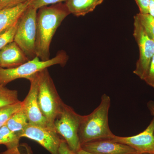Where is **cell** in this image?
<instances>
[{"label":"cell","instance_id":"29","mask_svg":"<svg viewBox=\"0 0 154 154\" xmlns=\"http://www.w3.org/2000/svg\"><path fill=\"white\" fill-rule=\"evenodd\" d=\"M76 154H96L92 153L89 152H86L84 150L82 149H81L80 150L76 153Z\"/></svg>","mask_w":154,"mask_h":154},{"label":"cell","instance_id":"16","mask_svg":"<svg viewBox=\"0 0 154 154\" xmlns=\"http://www.w3.org/2000/svg\"><path fill=\"white\" fill-rule=\"evenodd\" d=\"M21 138L19 135L11 130L6 125L0 128V145L5 146L7 149L19 146Z\"/></svg>","mask_w":154,"mask_h":154},{"label":"cell","instance_id":"11","mask_svg":"<svg viewBox=\"0 0 154 154\" xmlns=\"http://www.w3.org/2000/svg\"><path fill=\"white\" fill-rule=\"evenodd\" d=\"M84 150L92 153L102 154H140L130 146L109 140L93 141L82 146Z\"/></svg>","mask_w":154,"mask_h":154},{"label":"cell","instance_id":"25","mask_svg":"<svg viewBox=\"0 0 154 154\" xmlns=\"http://www.w3.org/2000/svg\"><path fill=\"white\" fill-rule=\"evenodd\" d=\"M140 13L142 14H149V0H135Z\"/></svg>","mask_w":154,"mask_h":154},{"label":"cell","instance_id":"19","mask_svg":"<svg viewBox=\"0 0 154 154\" xmlns=\"http://www.w3.org/2000/svg\"><path fill=\"white\" fill-rule=\"evenodd\" d=\"M149 37L154 40V17L149 14L138 13L135 16Z\"/></svg>","mask_w":154,"mask_h":154},{"label":"cell","instance_id":"1","mask_svg":"<svg viewBox=\"0 0 154 154\" xmlns=\"http://www.w3.org/2000/svg\"><path fill=\"white\" fill-rule=\"evenodd\" d=\"M36 16V56L41 60L50 59L51 44L56 31L70 13L63 3L38 9Z\"/></svg>","mask_w":154,"mask_h":154},{"label":"cell","instance_id":"14","mask_svg":"<svg viewBox=\"0 0 154 154\" xmlns=\"http://www.w3.org/2000/svg\"><path fill=\"white\" fill-rule=\"evenodd\" d=\"M104 0H67L66 6L70 14L76 17L85 16L94 11Z\"/></svg>","mask_w":154,"mask_h":154},{"label":"cell","instance_id":"15","mask_svg":"<svg viewBox=\"0 0 154 154\" xmlns=\"http://www.w3.org/2000/svg\"><path fill=\"white\" fill-rule=\"evenodd\" d=\"M28 124L27 116L22 108L11 116L5 125L9 129L21 138L22 134Z\"/></svg>","mask_w":154,"mask_h":154},{"label":"cell","instance_id":"27","mask_svg":"<svg viewBox=\"0 0 154 154\" xmlns=\"http://www.w3.org/2000/svg\"><path fill=\"white\" fill-rule=\"evenodd\" d=\"M149 14L154 17V0H149Z\"/></svg>","mask_w":154,"mask_h":154},{"label":"cell","instance_id":"7","mask_svg":"<svg viewBox=\"0 0 154 154\" xmlns=\"http://www.w3.org/2000/svg\"><path fill=\"white\" fill-rule=\"evenodd\" d=\"M134 19L133 36L138 46L139 57L133 73L143 80L154 55V40L149 37L135 16Z\"/></svg>","mask_w":154,"mask_h":154},{"label":"cell","instance_id":"22","mask_svg":"<svg viewBox=\"0 0 154 154\" xmlns=\"http://www.w3.org/2000/svg\"><path fill=\"white\" fill-rule=\"evenodd\" d=\"M67 0H30V5L34 8L38 9L45 7L66 2Z\"/></svg>","mask_w":154,"mask_h":154},{"label":"cell","instance_id":"28","mask_svg":"<svg viewBox=\"0 0 154 154\" xmlns=\"http://www.w3.org/2000/svg\"><path fill=\"white\" fill-rule=\"evenodd\" d=\"M147 105L148 108L151 114L153 116L154 118V101H152V100L149 101L148 102Z\"/></svg>","mask_w":154,"mask_h":154},{"label":"cell","instance_id":"18","mask_svg":"<svg viewBox=\"0 0 154 154\" xmlns=\"http://www.w3.org/2000/svg\"><path fill=\"white\" fill-rule=\"evenodd\" d=\"M22 107V102L19 101L15 104L4 106L0 108V128L5 125L14 113Z\"/></svg>","mask_w":154,"mask_h":154},{"label":"cell","instance_id":"2","mask_svg":"<svg viewBox=\"0 0 154 154\" xmlns=\"http://www.w3.org/2000/svg\"><path fill=\"white\" fill-rule=\"evenodd\" d=\"M111 100L104 94L100 104L90 114L83 116L79 129V136L81 146L93 141L110 140L115 136L108 123V113Z\"/></svg>","mask_w":154,"mask_h":154},{"label":"cell","instance_id":"31","mask_svg":"<svg viewBox=\"0 0 154 154\" xmlns=\"http://www.w3.org/2000/svg\"><path fill=\"white\" fill-rule=\"evenodd\" d=\"M2 9H4V8H2V7H1V6H0V10H2Z\"/></svg>","mask_w":154,"mask_h":154},{"label":"cell","instance_id":"10","mask_svg":"<svg viewBox=\"0 0 154 154\" xmlns=\"http://www.w3.org/2000/svg\"><path fill=\"white\" fill-rule=\"evenodd\" d=\"M111 141L127 145L142 153L154 154V118L142 132L130 137L115 136Z\"/></svg>","mask_w":154,"mask_h":154},{"label":"cell","instance_id":"20","mask_svg":"<svg viewBox=\"0 0 154 154\" xmlns=\"http://www.w3.org/2000/svg\"><path fill=\"white\" fill-rule=\"evenodd\" d=\"M17 22L0 33V50L14 41L18 25Z\"/></svg>","mask_w":154,"mask_h":154},{"label":"cell","instance_id":"5","mask_svg":"<svg viewBox=\"0 0 154 154\" xmlns=\"http://www.w3.org/2000/svg\"><path fill=\"white\" fill-rule=\"evenodd\" d=\"M37 10L29 5L19 17L14 41L29 60L36 57V16Z\"/></svg>","mask_w":154,"mask_h":154},{"label":"cell","instance_id":"12","mask_svg":"<svg viewBox=\"0 0 154 154\" xmlns=\"http://www.w3.org/2000/svg\"><path fill=\"white\" fill-rule=\"evenodd\" d=\"M23 51L14 41L0 50V67L11 68L19 66L29 61Z\"/></svg>","mask_w":154,"mask_h":154},{"label":"cell","instance_id":"30","mask_svg":"<svg viewBox=\"0 0 154 154\" xmlns=\"http://www.w3.org/2000/svg\"><path fill=\"white\" fill-rule=\"evenodd\" d=\"M140 154H153L149 153H140Z\"/></svg>","mask_w":154,"mask_h":154},{"label":"cell","instance_id":"17","mask_svg":"<svg viewBox=\"0 0 154 154\" xmlns=\"http://www.w3.org/2000/svg\"><path fill=\"white\" fill-rule=\"evenodd\" d=\"M19 101L18 91L8 89L0 83V108Z\"/></svg>","mask_w":154,"mask_h":154},{"label":"cell","instance_id":"23","mask_svg":"<svg viewBox=\"0 0 154 154\" xmlns=\"http://www.w3.org/2000/svg\"><path fill=\"white\" fill-rule=\"evenodd\" d=\"M143 81L148 85L154 88V55L151 60L147 72Z\"/></svg>","mask_w":154,"mask_h":154},{"label":"cell","instance_id":"3","mask_svg":"<svg viewBox=\"0 0 154 154\" xmlns=\"http://www.w3.org/2000/svg\"><path fill=\"white\" fill-rule=\"evenodd\" d=\"M37 100L42 113L47 121V127L55 131L54 122L64 102L58 94L48 68L38 73Z\"/></svg>","mask_w":154,"mask_h":154},{"label":"cell","instance_id":"24","mask_svg":"<svg viewBox=\"0 0 154 154\" xmlns=\"http://www.w3.org/2000/svg\"><path fill=\"white\" fill-rule=\"evenodd\" d=\"M29 0H0V6L3 8L14 7L28 2Z\"/></svg>","mask_w":154,"mask_h":154},{"label":"cell","instance_id":"8","mask_svg":"<svg viewBox=\"0 0 154 154\" xmlns=\"http://www.w3.org/2000/svg\"><path fill=\"white\" fill-rule=\"evenodd\" d=\"M22 137L35 141L51 154H59L60 146L64 140L60 138L55 131L29 123L22 134Z\"/></svg>","mask_w":154,"mask_h":154},{"label":"cell","instance_id":"26","mask_svg":"<svg viewBox=\"0 0 154 154\" xmlns=\"http://www.w3.org/2000/svg\"><path fill=\"white\" fill-rule=\"evenodd\" d=\"M59 153V154H76L70 149L65 140L63 141L60 146Z\"/></svg>","mask_w":154,"mask_h":154},{"label":"cell","instance_id":"4","mask_svg":"<svg viewBox=\"0 0 154 154\" xmlns=\"http://www.w3.org/2000/svg\"><path fill=\"white\" fill-rule=\"evenodd\" d=\"M69 59L68 55L63 51L57 53L54 57L46 61L36 57L16 67L4 68L0 67V83L4 85L19 79H29L37 73L49 67L60 65L64 66Z\"/></svg>","mask_w":154,"mask_h":154},{"label":"cell","instance_id":"21","mask_svg":"<svg viewBox=\"0 0 154 154\" xmlns=\"http://www.w3.org/2000/svg\"><path fill=\"white\" fill-rule=\"evenodd\" d=\"M2 154H33L30 147L27 144H20L19 146L11 149H7Z\"/></svg>","mask_w":154,"mask_h":154},{"label":"cell","instance_id":"13","mask_svg":"<svg viewBox=\"0 0 154 154\" xmlns=\"http://www.w3.org/2000/svg\"><path fill=\"white\" fill-rule=\"evenodd\" d=\"M30 0L18 5L0 10V33L18 21L30 5Z\"/></svg>","mask_w":154,"mask_h":154},{"label":"cell","instance_id":"6","mask_svg":"<svg viewBox=\"0 0 154 154\" xmlns=\"http://www.w3.org/2000/svg\"><path fill=\"white\" fill-rule=\"evenodd\" d=\"M83 117L64 103L61 111L54 122L55 131L63 138L70 149L75 153L82 149L79 131Z\"/></svg>","mask_w":154,"mask_h":154},{"label":"cell","instance_id":"9","mask_svg":"<svg viewBox=\"0 0 154 154\" xmlns=\"http://www.w3.org/2000/svg\"><path fill=\"white\" fill-rule=\"evenodd\" d=\"M38 73L28 79L30 84V90L24 101H22V108L27 116L29 124L47 127V121L42 113L37 100Z\"/></svg>","mask_w":154,"mask_h":154}]
</instances>
